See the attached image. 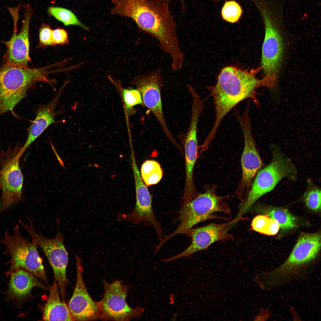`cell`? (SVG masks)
Wrapping results in <instances>:
<instances>
[{
  "instance_id": "29",
  "label": "cell",
  "mask_w": 321,
  "mask_h": 321,
  "mask_svg": "<svg viewBox=\"0 0 321 321\" xmlns=\"http://www.w3.org/2000/svg\"><path fill=\"white\" fill-rule=\"evenodd\" d=\"M52 38L56 45H66L68 43L67 33L63 29L57 28L52 31Z\"/></svg>"
},
{
  "instance_id": "30",
  "label": "cell",
  "mask_w": 321,
  "mask_h": 321,
  "mask_svg": "<svg viewBox=\"0 0 321 321\" xmlns=\"http://www.w3.org/2000/svg\"><path fill=\"white\" fill-rule=\"evenodd\" d=\"M279 228V225L278 222L270 218L264 234L269 235H274L278 232Z\"/></svg>"
},
{
  "instance_id": "7",
  "label": "cell",
  "mask_w": 321,
  "mask_h": 321,
  "mask_svg": "<svg viewBox=\"0 0 321 321\" xmlns=\"http://www.w3.org/2000/svg\"><path fill=\"white\" fill-rule=\"evenodd\" d=\"M321 243L320 233H301L287 259L279 266L267 271L269 282L279 286L298 276L317 256Z\"/></svg>"
},
{
  "instance_id": "11",
  "label": "cell",
  "mask_w": 321,
  "mask_h": 321,
  "mask_svg": "<svg viewBox=\"0 0 321 321\" xmlns=\"http://www.w3.org/2000/svg\"><path fill=\"white\" fill-rule=\"evenodd\" d=\"M30 221L29 226L21 220L19 222L29 233L32 240L35 242L45 254L53 270L54 281L59 284L62 300L65 301L66 287L69 283L66 275L68 257L64 244L63 236L58 232L53 238H46L35 232L32 221Z\"/></svg>"
},
{
  "instance_id": "20",
  "label": "cell",
  "mask_w": 321,
  "mask_h": 321,
  "mask_svg": "<svg viewBox=\"0 0 321 321\" xmlns=\"http://www.w3.org/2000/svg\"><path fill=\"white\" fill-rule=\"evenodd\" d=\"M59 287L55 281L49 287L50 294L41 311L43 321H73L65 302L61 300Z\"/></svg>"
},
{
  "instance_id": "10",
  "label": "cell",
  "mask_w": 321,
  "mask_h": 321,
  "mask_svg": "<svg viewBox=\"0 0 321 321\" xmlns=\"http://www.w3.org/2000/svg\"><path fill=\"white\" fill-rule=\"evenodd\" d=\"M104 293L102 299L97 302L102 314L101 319L105 320L129 321L139 318L145 308L130 307L126 301L130 286L115 280L109 284L103 280Z\"/></svg>"
},
{
  "instance_id": "9",
  "label": "cell",
  "mask_w": 321,
  "mask_h": 321,
  "mask_svg": "<svg viewBox=\"0 0 321 321\" xmlns=\"http://www.w3.org/2000/svg\"><path fill=\"white\" fill-rule=\"evenodd\" d=\"M22 146L17 144L0 152V190L3 211L23 199V176L20 167Z\"/></svg>"
},
{
  "instance_id": "6",
  "label": "cell",
  "mask_w": 321,
  "mask_h": 321,
  "mask_svg": "<svg viewBox=\"0 0 321 321\" xmlns=\"http://www.w3.org/2000/svg\"><path fill=\"white\" fill-rule=\"evenodd\" d=\"M224 198L216 195L214 191L209 189L204 193L199 194L189 202L182 205L178 212L177 220L179 223L177 229L166 235L162 243L164 244L177 235L185 234L195 225L201 222L214 219L228 220L215 214L219 212L231 214L228 205L222 202Z\"/></svg>"
},
{
  "instance_id": "15",
  "label": "cell",
  "mask_w": 321,
  "mask_h": 321,
  "mask_svg": "<svg viewBox=\"0 0 321 321\" xmlns=\"http://www.w3.org/2000/svg\"><path fill=\"white\" fill-rule=\"evenodd\" d=\"M240 125L243 132L244 145L241 157L242 169V183L244 187H249L258 171L263 166L251 132L249 105L247 104L244 111L234 114Z\"/></svg>"
},
{
  "instance_id": "25",
  "label": "cell",
  "mask_w": 321,
  "mask_h": 321,
  "mask_svg": "<svg viewBox=\"0 0 321 321\" xmlns=\"http://www.w3.org/2000/svg\"><path fill=\"white\" fill-rule=\"evenodd\" d=\"M243 13L240 4L234 0L226 1L221 10V14L223 19L231 23L238 21Z\"/></svg>"
},
{
  "instance_id": "4",
  "label": "cell",
  "mask_w": 321,
  "mask_h": 321,
  "mask_svg": "<svg viewBox=\"0 0 321 321\" xmlns=\"http://www.w3.org/2000/svg\"><path fill=\"white\" fill-rule=\"evenodd\" d=\"M52 67L31 68L4 63L0 67V115L12 110L37 82L51 85L47 76L52 71L47 70Z\"/></svg>"
},
{
  "instance_id": "12",
  "label": "cell",
  "mask_w": 321,
  "mask_h": 321,
  "mask_svg": "<svg viewBox=\"0 0 321 321\" xmlns=\"http://www.w3.org/2000/svg\"><path fill=\"white\" fill-rule=\"evenodd\" d=\"M130 158L135 180L136 204L131 213H119L118 219L120 221L128 220L136 224L141 222L150 224L155 229L159 243H161L166 235L163 232L155 215L152 207L151 196L142 178L134 153L131 154Z\"/></svg>"
},
{
  "instance_id": "24",
  "label": "cell",
  "mask_w": 321,
  "mask_h": 321,
  "mask_svg": "<svg viewBox=\"0 0 321 321\" xmlns=\"http://www.w3.org/2000/svg\"><path fill=\"white\" fill-rule=\"evenodd\" d=\"M321 189L311 180H307V187L303 195L306 206L310 209L317 211L321 209Z\"/></svg>"
},
{
  "instance_id": "1",
  "label": "cell",
  "mask_w": 321,
  "mask_h": 321,
  "mask_svg": "<svg viewBox=\"0 0 321 321\" xmlns=\"http://www.w3.org/2000/svg\"><path fill=\"white\" fill-rule=\"evenodd\" d=\"M111 14L130 18L141 31L158 41L162 50L169 55L174 70L181 69L183 54L177 32V24L169 4L162 0H111Z\"/></svg>"
},
{
  "instance_id": "21",
  "label": "cell",
  "mask_w": 321,
  "mask_h": 321,
  "mask_svg": "<svg viewBox=\"0 0 321 321\" xmlns=\"http://www.w3.org/2000/svg\"><path fill=\"white\" fill-rule=\"evenodd\" d=\"M261 211L277 221L283 231L292 229L296 226L295 218L287 210L281 208L269 207L260 209Z\"/></svg>"
},
{
  "instance_id": "14",
  "label": "cell",
  "mask_w": 321,
  "mask_h": 321,
  "mask_svg": "<svg viewBox=\"0 0 321 321\" xmlns=\"http://www.w3.org/2000/svg\"><path fill=\"white\" fill-rule=\"evenodd\" d=\"M160 69L136 76L132 84L141 95L143 104L155 116L167 137L175 146L178 144L173 137L166 122L163 113L161 90L163 85Z\"/></svg>"
},
{
  "instance_id": "2",
  "label": "cell",
  "mask_w": 321,
  "mask_h": 321,
  "mask_svg": "<svg viewBox=\"0 0 321 321\" xmlns=\"http://www.w3.org/2000/svg\"><path fill=\"white\" fill-rule=\"evenodd\" d=\"M258 71L257 69L250 71L231 66L222 70L216 84L209 88L216 116L214 125L207 136L209 139H214L223 118L242 101L249 98L259 106L256 90L260 86L268 87L269 86L265 78H257Z\"/></svg>"
},
{
  "instance_id": "17",
  "label": "cell",
  "mask_w": 321,
  "mask_h": 321,
  "mask_svg": "<svg viewBox=\"0 0 321 321\" xmlns=\"http://www.w3.org/2000/svg\"><path fill=\"white\" fill-rule=\"evenodd\" d=\"M24 19L19 32L12 34L9 40L5 42L7 50L4 63L23 67H28L29 56V29L33 11L28 4L25 7Z\"/></svg>"
},
{
  "instance_id": "26",
  "label": "cell",
  "mask_w": 321,
  "mask_h": 321,
  "mask_svg": "<svg viewBox=\"0 0 321 321\" xmlns=\"http://www.w3.org/2000/svg\"><path fill=\"white\" fill-rule=\"evenodd\" d=\"M122 96L126 110L129 114L135 112L133 107L138 105H144L142 96L137 89H123L121 87Z\"/></svg>"
},
{
  "instance_id": "27",
  "label": "cell",
  "mask_w": 321,
  "mask_h": 321,
  "mask_svg": "<svg viewBox=\"0 0 321 321\" xmlns=\"http://www.w3.org/2000/svg\"><path fill=\"white\" fill-rule=\"evenodd\" d=\"M52 31L49 25L44 23L42 24L39 30L38 47L56 45L52 38Z\"/></svg>"
},
{
  "instance_id": "28",
  "label": "cell",
  "mask_w": 321,
  "mask_h": 321,
  "mask_svg": "<svg viewBox=\"0 0 321 321\" xmlns=\"http://www.w3.org/2000/svg\"><path fill=\"white\" fill-rule=\"evenodd\" d=\"M270 219V218L267 215L257 216L252 220L251 224L252 229L264 234Z\"/></svg>"
},
{
  "instance_id": "18",
  "label": "cell",
  "mask_w": 321,
  "mask_h": 321,
  "mask_svg": "<svg viewBox=\"0 0 321 321\" xmlns=\"http://www.w3.org/2000/svg\"><path fill=\"white\" fill-rule=\"evenodd\" d=\"M65 84L60 89L55 97L47 104L40 105L37 109L35 118L29 127L27 139L21 150L22 155L31 144L50 125L55 123L57 114L56 108Z\"/></svg>"
},
{
  "instance_id": "8",
  "label": "cell",
  "mask_w": 321,
  "mask_h": 321,
  "mask_svg": "<svg viewBox=\"0 0 321 321\" xmlns=\"http://www.w3.org/2000/svg\"><path fill=\"white\" fill-rule=\"evenodd\" d=\"M1 242L6 247L4 254H9L11 257V265L7 274L10 275L16 270L23 269L47 283L45 270L37 251V244L34 240H32L30 242L24 239L19 233L18 225L14 228L13 235L5 232Z\"/></svg>"
},
{
  "instance_id": "13",
  "label": "cell",
  "mask_w": 321,
  "mask_h": 321,
  "mask_svg": "<svg viewBox=\"0 0 321 321\" xmlns=\"http://www.w3.org/2000/svg\"><path fill=\"white\" fill-rule=\"evenodd\" d=\"M246 219L241 217L223 223H211L203 226L192 228L185 234L191 239V243L188 247L181 253L162 259L161 261L168 262L180 258L188 257L197 252L206 249L215 242L232 239L233 236L228 232V229L235 223Z\"/></svg>"
},
{
  "instance_id": "16",
  "label": "cell",
  "mask_w": 321,
  "mask_h": 321,
  "mask_svg": "<svg viewBox=\"0 0 321 321\" xmlns=\"http://www.w3.org/2000/svg\"><path fill=\"white\" fill-rule=\"evenodd\" d=\"M76 281L68 307L73 321H91L101 319L102 314L97 302L94 301L87 291L82 276L83 268L79 257L76 256Z\"/></svg>"
},
{
  "instance_id": "3",
  "label": "cell",
  "mask_w": 321,
  "mask_h": 321,
  "mask_svg": "<svg viewBox=\"0 0 321 321\" xmlns=\"http://www.w3.org/2000/svg\"><path fill=\"white\" fill-rule=\"evenodd\" d=\"M253 3L261 16L265 29L261 68L264 78L273 88L276 84L283 58L285 1L255 0Z\"/></svg>"
},
{
  "instance_id": "23",
  "label": "cell",
  "mask_w": 321,
  "mask_h": 321,
  "mask_svg": "<svg viewBox=\"0 0 321 321\" xmlns=\"http://www.w3.org/2000/svg\"><path fill=\"white\" fill-rule=\"evenodd\" d=\"M49 13L65 26L76 25L88 31L89 29L79 20L76 15L71 11L63 7L51 6L48 10Z\"/></svg>"
},
{
  "instance_id": "31",
  "label": "cell",
  "mask_w": 321,
  "mask_h": 321,
  "mask_svg": "<svg viewBox=\"0 0 321 321\" xmlns=\"http://www.w3.org/2000/svg\"><path fill=\"white\" fill-rule=\"evenodd\" d=\"M162 0L165 3H166L169 4V2L171 0ZM180 1H181V4L182 5V9L183 11L184 10L185 11V4H184V1H183V0H180Z\"/></svg>"
},
{
  "instance_id": "32",
  "label": "cell",
  "mask_w": 321,
  "mask_h": 321,
  "mask_svg": "<svg viewBox=\"0 0 321 321\" xmlns=\"http://www.w3.org/2000/svg\"><path fill=\"white\" fill-rule=\"evenodd\" d=\"M1 201H0V210H1V208H2V204H1Z\"/></svg>"
},
{
  "instance_id": "33",
  "label": "cell",
  "mask_w": 321,
  "mask_h": 321,
  "mask_svg": "<svg viewBox=\"0 0 321 321\" xmlns=\"http://www.w3.org/2000/svg\"><path fill=\"white\" fill-rule=\"evenodd\" d=\"M215 0V1H219V0Z\"/></svg>"
},
{
  "instance_id": "19",
  "label": "cell",
  "mask_w": 321,
  "mask_h": 321,
  "mask_svg": "<svg viewBox=\"0 0 321 321\" xmlns=\"http://www.w3.org/2000/svg\"><path fill=\"white\" fill-rule=\"evenodd\" d=\"M7 291L8 295L12 299H19L24 297L34 287L48 290V288L37 280L33 274L23 269L12 273Z\"/></svg>"
},
{
  "instance_id": "22",
  "label": "cell",
  "mask_w": 321,
  "mask_h": 321,
  "mask_svg": "<svg viewBox=\"0 0 321 321\" xmlns=\"http://www.w3.org/2000/svg\"><path fill=\"white\" fill-rule=\"evenodd\" d=\"M141 176L147 187L158 183L161 179L163 171L159 164L153 160L145 161L141 166Z\"/></svg>"
},
{
  "instance_id": "5",
  "label": "cell",
  "mask_w": 321,
  "mask_h": 321,
  "mask_svg": "<svg viewBox=\"0 0 321 321\" xmlns=\"http://www.w3.org/2000/svg\"><path fill=\"white\" fill-rule=\"evenodd\" d=\"M271 152V162L257 172L251 188L241 204L236 217L242 216L257 200L271 191L281 180L287 178L294 181L296 179L297 169L291 160L277 147H273Z\"/></svg>"
}]
</instances>
